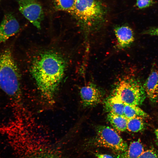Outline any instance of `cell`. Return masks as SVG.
<instances>
[{"mask_svg": "<svg viewBox=\"0 0 158 158\" xmlns=\"http://www.w3.org/2000/svg\"><path fill=\"white\" fill-rule=\"evenodd\" d=\"M66 66L63 57L53 51L41 53L33 61L32 75L42 96L48 102L54 101Z\"/></svg>", "mask_w": 158, "mask_h": 158, "instance_id": "obj_1", "label": "cell"}, {"mask_svg": "<svg viewBox=\"0 0 158 158\" xmlns=\"http://www.w3.org/2000/svg\"><path fill=\"white\" fill-rule=\"evenodd\" d=\"M20 75L11 52L8 48L0 54V88L16 100L20 94Z\"/></svg>", "mask_w": 158, "mask_h": 158, "instance_id": "obj_2", "label": "cell"}, {"mask_svg": "<svg viewBox=\"0 0 158 158\" xmlns=\"http://www.w3.org/2000/svg\"><path fill=\"white\" fill-rule=\"evenodd\" d=\"M71 14L88 32L98 28L104 22L106 10L97 0H75Z\"/></svg>", "mask_w": 158, "mask_h": 158, "instance_id": "obj_3", "label": "cell"}, {"mask_svg": "<svg viewBox=\"0 0 158 158\" xmlns=\"http://www.w3.org/2000/svg\"><path fill=\"white\" fill-rule=\"evenodd\" d=\"M145 92L140 83L133 77L121 78L117 83L114 95L125 104L138 106L144 101Z\"/></svg>", "mask_w": 158, "mask_h": 158, "instance_id": "obj_4", "label": "cell"}, {"mask_svg": "<svg viewBox=\"0 0 158 158\" xmlns=\"http://www.w3.org/2000/svg\"><path fill=\"white\" fill-rule=\"evenodd\" d=\"M92 143L95 146L108 148L116 153L125 151L128 146L114 129L102 125L97 127L96 134Z\"/></svg>", "mask_w": 158, "mask_h": 158, "instance_id": "obj_5", "label": "cell"}, {"mask_svg": "<svg viewBox=\"0 0 158 158\" xmlns=\"http://www.w3.org/2000/svg\"><path fill=\"white\" fill-rule=\"evenodd\" d=\"M19 9L23 16L38 29L44 13L42 6L36 0H21L18 1Z\"/></svg>", "mask_w": 158, "mask_h": 158, "instance_id": "obj_6", "label": "cell"}, {"mask_svg": "<svg viewBox=\"0 0 158 158\" xmlns=\"http://www.w3.org/2000/svg\"><path fill=\"white\" fill-rule=\"evenodd\" d=\"M80 94L83 106L89 107L100 103L103 97L101 91L95 85L90 83L82 87Z\"/></svg>", "mask_w": 158, "mask_h": 158, "instance_id": "obj_7", "label": "cell"}, {"mask_svg": "<svg viewBox=\"0 0 158 158\" xmlns=\"http://www.w3.org/2000/svg\"><path fill=\"white\" fill-rule=\"evenodd\" d=\"M19 29V23L15 16L11 13L5 15L0 23V44L16 34Z\"/></svg>", "mask_w": 158, "mask_h": 158, "instance_id": "obj_8", "label": "cell"}, {"mask_svg": "<svg viewBox=\"0 0 158 158\" xmlns=\"http://www.w3.org/2000/svg\"><path fill=\"white\" fill-rule=\"evenodd\" d=\"M117 47L121 49L130 46L134 41L133 32L129 27L124 25L116 27L114 30Z\"/></svg>", "mask_w": 158, "mask_h": 158, "instance_id": "obj_9", "label": "cell"}, {"mask_svg": "<svg viewBox=\"0 0 158 158\" xmlns=\"http://www.w3.org/2000/svg\"><path fill=\"white\" fill-rule=\"evenodd\" d=\"M145 92L151 101L156 100L158 90V69L152 68L143 87Z\"/></svg>", "mask_w": 158, "mask_h": 158, "instance_id": "obj_10", "label": "cell"}, {"mask_svg": "<svg viewBox=\"0 0 158 158\" xmlns=\"http://www.w3.org/2000/svg\"><path fill=\"white\" fill-rule=\"evenodd\" d=\"M144 150V147L139 140L133 141L125 151L117 153L115 158H139Z\"/></svg>", "mask_w": 158, "mask_h": 158, "instance_id": "obj_11", "label": "cell"}, {"mask_svg": "<svg viewBox=\"0 0 158 158\" xmlns=\"http://www.w3.org/2000/svg\"><path fill=\"white\" fill-rule=\"evenodd\" d=\"M104 107L109 113L124 115V104L119 98L114 95L105 101Z\"/></svg>", "mask_w": 158, "mask_h": 158, "instance_id": "obj_12", "label": "cell"}, {"mask_svg": "<svg viewBox=\"0 0 158 158\" xmlns=\"http://www.w3.org/2000/svg\"><path fill=\"white\" fill-rule=\"evenodd\" d=\"M107 118L112 126L117 130L123 132L127 130V119L124 115L109 113Z\"/></svg>", "mask_w": 158, "mask_h": 158, "instance_id": "obj_13", "label": "cell"}, {"mask_svg": "<svg viewBox=\"0 0 158 158\" xmlns=\"http://www.w3.org/2000/svg\"><path fill=\"white\" fill-rule=\"evenodd\" d=\"M124 115L127 119L138 116L144 118L148 116V114L138 106L125 104Z\"/></svg>", "mask_w": 158, "mask_h": 158, "instance_id": "obj_14", "label": "cell"}, {"mask_svg": "<svg viewBox=\"0 0 158 158\" xmlns=\"http://www.w3.org/2000/svg\"><path fill=\"white\" fill-rule=\"evenodd\" d=\"M143 118V117L138 116L127 119V130L134 133L142 130L145 127Z\"/></svg>", "mask_w": 158, "mask_h": 158, "instance_id": "obj_15", "label": "cell"}, {"mask_svg": "<svg viewBox=\"0 0 158 158\" xmlns=\"http://www.w3.org/2000/svg\"><path fill=\"white\" fill-rule=\"evenodd\" d=\"M56 9L71 14L74 6L75 0H52Z\"/></svg>", "mask_w": 158, "mask_h": 158, "instance_id": "obj_16", "label": "cell"}, {"mask_svg": "<svg viewBox=\"0 0 158 158\" xmlns=\"http://www.w3.org/2000/svg\"><path fill=\"white\" fill-rule=\"evenodd\" d=\"M139 158H158V152L153 149L144 150Z\"/></svg>", "mask_w": 158, "mask_h": 158, "instance_id": "obj_17", "label": "cell"}, {"mask_svg": "<svg viewBox=\"0 0 158 158\" xmlns=\"http://www.w3.org/2000/svg\"><path fill=\"white\" fill-rule=\"evenodd\" d=\"M154 3L153 0H136V5L139 8L142 9L151 6Z\"/></svg>", "mask_w": 158, "mask_h": 158, "instance_id": "obj_18", "label": "cell"}, {"mask_svg": "<svg viewBox=\"0 0 158 158\" xmlns=\"http://www.w3.org/2000/svg\"><path fill=\"white\" fill-rule=\"evenodd\" d=\"M142 33L144 35L158 36V27L151 28L144 31Z\"/></svg>", "mask_w": 158, "mask_h": 158, "instance_id": "obj_19", "label": "cell"}, {"mask_svg": "<svg viewBox=\"0 0 158 158\" xmlns=\"http://www.w3.org/2000/svg\"><path fill=\"white\" fill-rule=\"evenodd\" d=\"M33 158H60L57 155L53 153L41 154Z\"/></svg>", "mask_w": 158, "mask_h": 158, "instance_id": "obj_20", "label": "cell"}, {"mask_svg": "<svg viewBox=\"0 0 158 158\" xmlns=\"http://www.w3.org/2000/svg\"><path fill=\"white\" fill-rule=\"evenodd\" d=\"M94 154L97 158H114L111 155L107 154L96 153Z\"/></svg>", "mask_w": 158, "mask_h": 158, "instance_id": "obj_21", "label": "cell"}, {"mask_svg": "<svg viewBox=\"0 0 158 158\" xmlns=\"http://www.w3.org/2000/svg\"><path fill=\"white\" fill-rule=\"evenodd\" d=\"M155 133L157 138L158 140V128L156 129Z\"/></svg>", "mask_w": 158, "mask_h": 158, "instance_id": "obj_22", "label": "cell"}, {"mask_svg": "<svg viewBox=\"0 0 158 158\" xmlns=\"http://www.w3.org/2000/svg\"><path fill=\"white\" fill-rule=\"evenodd\" d=\"M156 101H157V102L158 103V92H157V99H156Z\"/></svg>", "mask_w": 158, "mask_h": 158, "instance_id": "obj_23", "label": "cell"}, {"mask_svg": "<svg viewBox=\"0 0 158 158\" xmlns=\"http://www.w3.org/2000/svg\"><path fill=\"white\" fill-rule=\"evenodd\" d=\"M18 1H19V0H18Z\"/></svg>", "mask_w": 158, "mask_h": 158, "instance_id": "obj_24", "label": "cell"}, {"mask_svg": "<svg viewBox=\"0 0 158 158\" xmlns=\"http://www.w3.org/2000/svg\"></svg>", "mask_w": 158, "mask_h": 158, "instance_id": "obj_25", "label": "cell"}]
</instances>
